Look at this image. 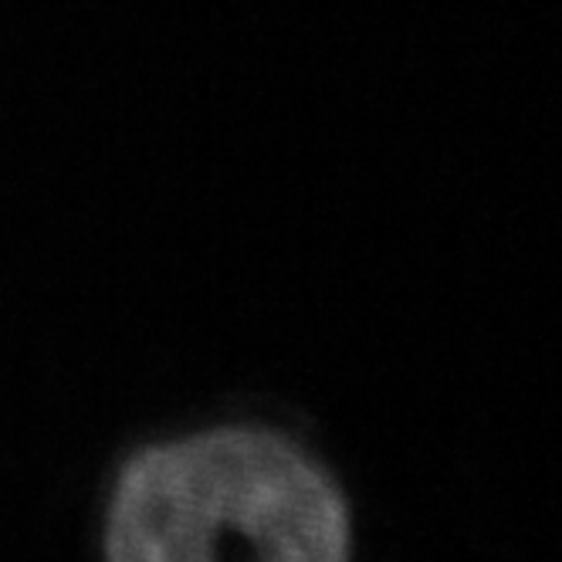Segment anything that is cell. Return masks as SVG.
I'll list each match as a JSON object with an SVG mask.
<instances>
[{"mask_svg": "<svg viewBox=\"0 0 562 562\" xmlns=\"http://www.w3.org/2000/svg\"><path fill=\"white\" fill-rule=\"evenodd\" d=\"M105 562H349V505L329 468L289 434L200 430L123 464Z\"/></svg>", "mask_w": 562, "mask_h": 562, "instance_id": "cell-1", "label": "cell"}]
</instances>
